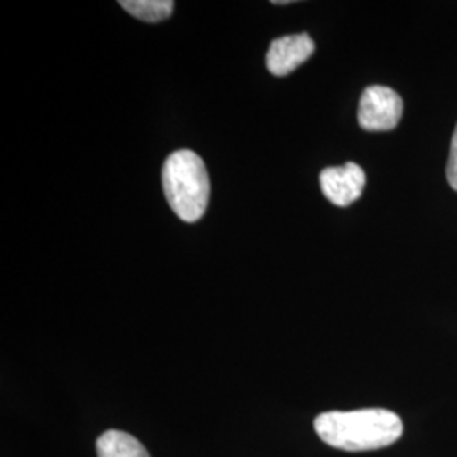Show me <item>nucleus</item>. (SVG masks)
<instances>
[{"label": "nucleus", "instance_id": "f257e3e1", "mask_svg": "<svg viewBox=\"0 0 457 457\" xmlns=\"http://www.w3.org/2000/svg\"><path fill=\"white\" fill-rule=\"evenodd\" d=\"M313 427L327 445L347 453L383 449L403 436L402 419L385 409L326 411L315 419Z\"/></svg>", "mask_w": 457, "mask_h": 457}, {"label": "nucleus", "instance_id": "7ed1b4c3", "mask_svg": "<svg viewBox=\"0 0 457 457\" xmlns=\"http://www.w3.org/2000/svg\"><path fill=\"white\" fill-rule=\"evenodd\" d=\"M403 115V100L388 87L371 85L360 100L358 122L364 131H392Z\"/></svg>", "mask_w": 457, "mask_h": 457}, {"label": "nucleus", "instance_id": "6e6552de", "mask_svg": "<svg viewBox=\"0 0 457 457\" xmlns=\"http://www.w3.org/2000/svg\"><path fill=\"white\" fill-rule=\"evenodd\" d=\"M445 175H447V181H449L451 188L457 192V126L456 131L453 134V141H451V153H449Z\"/></svg>", "mask_w": 457, "mask_h": 457}, {"label": "nucleus", "instance_id": "0eeeda50", "mask_svg": "<svg viewBox=\"0 0 457 457\" xmlns=\"http://www.w3.org/2000/svg\"><path fill=\"white\" fill-rule=\"evenodd\" d=\"M119 5L145 22H162L171 16L175 7L171 0H120Z\"/></svg>", "mask_w": 457, "mask_h": 457}, {"label": "nucleus", "instance_id": "423d86ee", "mask_svg": "<svg viewBox=\"0 0 457 457\" xmlns=\"http://www.w3.org/2000/svg\"><path fill=\"white\" fill-rule=\"evenodd\" d=\"M98 457H149L146 447L120 430H107L97 441Z\"/></svg>", "mask_w": 457, "mask_h": 457}, {"label": "nucleus", "instance_id": "f03ea898", "mask_svg": "<svg viewBox=\"0 0 457 457\" xmlns=\"http://www.w3.org/2000/svg\"><path fill=\"white\" fill-rule=\"evenodd\" d=\"M163 188L171 211L183 222H196L207 211L211 180L202 158L188 149L168 156L163 166Z\"/></svg>", "mask_w": 457, "mask_h": 457}, {"label": "nucleus", "instance_id": "20e7f679", "mask_svg": "<svg viewBox=\"0 0 457 457\" xmlns=\"http://www.w3.org/2000/svg\"><path fill=\"white\" fill-rule=\"evenodd\" d=\"M366 185V175L360 164L330 166L320 173V188L327 200L337 207H347L360 198Z\"/></svg>", "mask_w": 457, "mask_h": 457}, {"label": "nucleus", "instance_id": "39448f33", "mask_svg": "<svg viewBox=\"0 0 457 457\" xmlns=\"http://www.w3.org/2000/svg\"><path fill=\"white\" fill-rule=\"evenodd\" d=\"M315 51V43L309 34H290L278 37L266 54V66L275 77H285L303 65Z\"/></svg>", "mask_w": 457, "mask_h": 457}]
</instances>
